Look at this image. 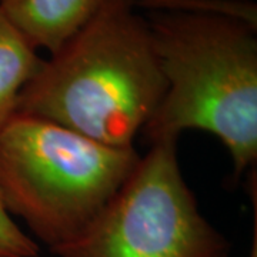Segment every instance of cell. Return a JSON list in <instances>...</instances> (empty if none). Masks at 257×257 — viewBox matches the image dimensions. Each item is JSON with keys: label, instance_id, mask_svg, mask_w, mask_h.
Masks as SVG:
<instances>
[{"label": "cell", "instance_id": "cell-6", "mask_svg": "<svg viewBox=\"0 0 257 257\" xmlns=\"http://www.w3.org/2000/svg\"><path fill=\"white\" fill-rule=\"evenodd\" d=\"M42 63L43 59L0 12V128L16 114L20 93Z\"/></svg>", "mask_w": 257, "mask_h": 257}, {"label": "cell", "instance_id": "cell-9", "mask_svg": "<svg viewBox=\"0 0 257 257\" xmlns=\"http://www.w3.org/2000/svg\"><path fill=\"white\" fill-rule=\"evenodd\" d=\"M256 180H253V207H254V223H253V243L248 257H257V202H256Z\"/></svg>", "mask_w": 257, "mask_h": 257}, {"label": "cell", "instance_id": "cell-4", "mask_svg": "<svg viewBox=\"0 0 257 257\" xmlns=\"http://www.w3.org/2000/svg\"><path fill=\"white\" fill-rule=\"evenodd\" d=\"M140 155L126 180L57 257H227L229 243L204 219L184 180L177 140Z\"/></svg>", "mask_w": 257, "mask_h": 257}, {"label": "cell", "instance_id": "cell-1", "mask_svg": "<svg viewBox=\"0 0 257 257\" xmlns=\"http://www.w3.org/2000/svg\"><path fill=\"white\" fill-rule=\"evenodd\" d=\"M166 80L136 0H103L86 26L43 59L16 114L49 120L113 147H133Z\"/></svg>", "mask_w": 257, "mask_h": 257}, {"label": "cell", "instance_id": "cell-2", "mask_svg": "<svg viewBox=\"0 0 257 257\" xmlns=\"http://www.w3.org/2000/svg\"><path fill=\"white\" fill-rule=\"evenodd\" d=\"M143 15L166 92L142 135L150 145L177 140L186 130L211 133L239 179L257 160V29L214 15Z\"/></svg>", "mask_w": 257, "mask_h": 257}, {"label": "cell", "instance_id": "cell-5", "mask_svg": "<svg viewBox=\"0 0 257 257\" xmlns=\"http://www.w3.org/2000/svg\"><path fill=\"white\" fill-rule=\"evenodd\" d=\"M103 0H0V12L35 50L55 53L94 16Z\"/></svg>", "mask_w": 257, "mask_h": 257}, {"label": "cell", "instance_id": "cell-3", "mask_svg": "<svg viewBox=\"0 0 257 257\" xmlns=\"http://www.w3.org/2000/svg\"><path fill=\"white\" fill-rule=\"evenodd\" d=\"M136 147L15 114L0 128V202L50 250L73 240L136 166Z\"/></svg>", "mask_w": 257, "mask_h": 257}, {"label": "cell", "instance_id": "cell-8", "mask_svg": "<svg viewBox=\"0 0 257 257\" xmlns=\"http://www.w3.org/2000/svg\"><path fill=\"white\" fill-rule=\"evenodd\" d=\"M39 244L5 210L0 202V257H37Z\"/></svg>", "mask_w": 257, "mask_h": 257}, {"label": "cell", "instance_id": "cell-7", "mask_svg": "<svg viewBox=\"0 0 257 257\" xmlns=\"http://www.w3.org/2000/svg\"><path fill=\"white\" fill-rule=\"evenodd\" d=\"M140 12H180L237 19L257 29V8L251 0H136Z\"/></svg>", "mask_w": 257, "mask_h": 257}]
</instances>
